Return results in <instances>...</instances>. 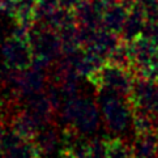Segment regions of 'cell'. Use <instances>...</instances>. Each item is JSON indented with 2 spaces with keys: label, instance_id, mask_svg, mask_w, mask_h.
Returning a JSON list of instances; mask_svg holds the SVG:
<instances>
[{
  "label": "cell",
  "instance_id": "obj_9",
  "mask_svg": "<svg viewBox=\"0 0 158 158\" xmlns=\"http://www.w3.org/2000/svg\"><path fill=\"white\" fill-rule=\"evenodd\" d=\"M103 8L97 0H84L73 8L75 17L78 26L99 29L102 27V15Z\"/></svg>",
  "mask_w": 158,
  "mask_h": 158
},
{
  "label": "cell",
  "instance_id": "obj_8",
  "mask_svg": "<svg viewBox=\"0 0 158 158\" xmlns=\"http://www.w3.org/2000/svg\"><path fill=\"white\" fill-rule=\"evenodd\" d=\"M47 84V71L37 69L30 67L27 69H21L16 80L13 89L17 92L20 98H27L33 94L43 92Z\"/></svg>",
  "mask_w": 158,
  "mask_h": 158
},
{
  "label": "cell",
  "instance_id": "obj_29",
  "mask_svg": "<svg viewBox=\"0 0 158 158\" xmlns=\"http://www.w3.org/2000/svg\"><path fill=\"white\" fill-rule=\"evenodd\" d=\"M0 158H3V150H2V145H0Z\"/></svg>",
  "mask_w": 158,
  "mask_h": 158
},
{
  "label": "cell",
  "instance_id": "obj_28",
  "mask_svg": "<svg viewBox=\"0 0 158 158\" xmlns=\"http://www.w3.org/2000/svg\"><path fill=\"white\" fill-rule=\"evenodd\" d=\"M152 78H156V80H158V67L154 69V72H153V75H152Z\"/></svg>",
  "mask_w": 158,
  "mask_h": 158
},
{
  "label": "cell",
  "instance_id": "obj_16",
  "mask_svg": "<svg viewBox=\"0 0 158 158\" xmlns=\"http://www.w3.org/2000/svg\"><path fill=\"white\" fill-rule=\"evenodd\" d=\"M158 150V133L137 135L132 144V152L135 158H154Z\"/></svg>",
  "mask_w": 158,
  "mask_h": 158
},
{
  "label": "cell",
  "instance_id": "obj_18",
  "mask_svg": "<svg viewBox=\"0 0 158 158\" xmlns=\"http://www.w3.org/2000/svg\"><path fill=\"white\" fill-rule=\"evenodd\" d=\"M38 0H15L10 16L17 24L31 25L34 22V12Z\"/></svg>",
  "mask_w": 158,
  "mask_h": 158
},
{
  "label": "cell",
  "instance_id": "obj_24",
  "mask_svg": "<svg viewBox=\"0 0 158 158\" xmlns=\"http://www.w3.org/2000/svg\"><path fill=\"white\" fill-rule=\"evenodd\" d=\"M59 158H77V157L73 154L71 150L63 148V149L60 150V153H59Z\"/></svg>",
  "mask_w": 158,
  "mask_h": 158
},
{
  "label": "cell",
  "instance_id": "obj_13",
  "mask_svg": "<svg viewBox=\"0 0 158 158\" xmlns=\"http://www.w3.org/2000/svg\"><path fill=\"white\" fill-rule=\"evenodd\" d=\"M120 41H122L120 34H116V33L106 30L103 27H99V29L95 30L92 42H90L85 48L93 50V51L98 52L107 60V58H109L110 54L118 47V44L120 43Z\"/></svg>",
  "mask_w": 158,
  "mask_h": 158
},
{
  "label": "cell",
  "instance_id": "obj_4",
  "mask_svg": "<svg viewBox=\"0 0 158 158\" xmlns=\"http://www.w3.org/2000/svg\"><path fill=\"white\" fill-rule=\"evenodd\" d=\"M129 52L132 60L131 71L135 76L152 77L158 67V43L140 35L129 42Z\"/></svg>",
  "mask_w": 158,
  "mask_h": 158
},
{
  "label": "cell",
  "instance_id": "obj_3",
  "mask_svg": "<svg viewBox=\"0 0 158 158\" xmlns=\"http://www.w3.org/2000/svg\"><path fill=\"white\" fill-rule=\"evenodd\" d=\"M86 78L97 92L107 89L128 98L135 81V73L131 69L106 61L99 69L93 72Z\"/></svg>",
  "mask_w": 158,
  "mask_h": 158
},
{
  "label": "cell",
  "instance_id": "obj_1",
  "mask_svg": "<svg viewBox=\"0 0 158 158\" xmlns=\"http://www.w3.org/2000/svg\"><path fill=\"white\" fill-rule=\"evenodd\" d=\"M60 118L64 126L73 127L81 135H93L99 127L98 105L92 98L75 97L67 99L60 110Z\"/></svg>",
  "mask_w": 158,
  "mask_h": 158
},
{
  "label": "cell",
  "instance_id": "obj_14",
  "mask_svg": "<svg viewBox=\"0 0 158 158\" xmlns=\"http://www.w3.org/2000/svg\"><path fill=\"white\" fill-rule=\"evenodd\" d=\"M129 9L122 4H112L103 10L102 15V27L116 34H120L127 20Z\"/></svg>",
  "mask_w": 158,
  "mask_h": 158
},
{
  "label": "cell",
  "instance_id": "obj_27",
  "mask_svg": "<svg viewBox=\"0 0 158 158\" xmlns=\"http://www.w3.org/2000/svg\"><path fill=\"white\" fill-rule=\"evenodd\" d=\"M4 126H5V122L0 118V143H2V140L4 137V135H5V129H4Z\"/></svg>",
  "mask_w": 158,
  "mask_h": 158
},
{
  "label": "cell",
  "instance_id": "obj_10",
  "mask_svg": "<svg viewBox=\"0 0 158 158\" xmlns=\"http://www.w3.org/2000/svg\"><path fill=\"white\" fill-rule=\"evenodd\" d=\"M25 109L35 118L42 127L52 123L56 115V111L50 102V99L47 98L44 90L27 97Z\"/></svg>",
  "mask_w": 158,
  "mask_h": 158
},
{
  "label": "cell",
  "instance_id": "obj_19",
  "mask_svg": "<svg viewBox=\"0 0 158 158\" xmlns=\"http://www.w3.org/2000/svg\"><path fill=\"white\" fill-rule=\"evenodd\" d=\"M109 139V158H135L132 145L127 144L122 137L112 136Z\"/></svg>",
  "mask_w": 158,
  "mask_h": 158
},
{
  "label": "cell",
  "instance_id": "obj_25",
  "mask_svg": "<svg viewBox=\"0 0 158 158\" xmlns=\"http://www.w3.org/2000/svg\"><path fill=\"white\" fill-rule=\"evenodd\" d=\"M116 3L118 4H122V5H124L126 8H128V9H131L135 4H136L137 2L136 0H116Z\"/></svg>",
  "mask_w": 158,
  "mask_h": 158
},
{
  "label": "cell",
  "instance_id": "obj_7",
  "mask_svg": "<svg viewBox=\"0 0 158 158\" xmlns=\"http://www.w3.org/2000/svg\"><path fill=\"white\" fill-rule=\"evenodd\" d=\"M3 158H42L34 140H26L16 132H5L2 140Z\"/></svg>",
  "mask_w": 158,
  "mask_h": 158
},
{
  "label": "cell",
  "instance_id": "obj_5",
  "mask_svg": "<svg viewBox=\"0 0 158 158\" xmlns=\"http://www.w3.org/2000/svg\"><path fill=\"white\" fill-rule=\"evenodd\" d=\"M132 107L148 111H158V80L145 76H135L132 89L128 95Z\"/></svg>",
  "mask_w": 158,
  "mask_h": 158
},
{
  "label": "cell",
  "instance_id": "obj_22",
  "mask_svg": "<svg viewBox=\"0 0 158 158\" xmlns=\"http://www.w3.org/2000/svg\"><path fill=\"white\" fill-rule=\"evenodd\" d=\"M141 35H144L146 38L152 39V41H154L156 43H158V21H146Z\"/></svg>",
  "mask_w": 158,
  "mask_h": 158
},
{
  "label": "cell",
  "instance_id": "obj_12",
  "mask_svg": "<svg viewBox=\"0 0 158 158\" xmlns=\"http://www.w3.org/2000/svg\"><path fill=\"white\" fill-rule=\"evenodd\" d=\"M145 24H146L145 12H144L143 7L136 3L128 12L127 20L124 22L123 30L120 33L122 39L126 42H132L133 39L139 38L143 34Z\"/></svg>",
  "mask_w": 158,
  "mask_h": 158
},
{
  "label": "cell",
  "instance_id": "obj_20",
  "mask_svg": "<svg viewBox=\"0 0 158 158\" xmlns=\"http://www.w3.org/2000/svg\"><path fill=\"white\" fill-rule=\"evenodd\" d=\"M60 7H61L60 0H38L35 12H34V21L42 22L43 24V22Z\"/></svg>",
  "mask_w": 158,
  "mask_h": 158
},
{
  "label": "cell",
  "instance_id": "obj_21",
  "mask_svg": "<svg viewBox=\"0 0 158 158\" xmlns=\"http://www.w3.org/2000/svg\"><path fill=\"white\" fill-rule=\"evenodd\" d=\"M89 158H109V139L95 137L90 140Z\"/></svg>",
  "mask_w": 158,
  "mask_h": 158
},
{
  "label": "cell",
  "instance_id": "obj_17",
  "mask_svg": "<svg viewBox=\"0 0 158 158\" xmlns=\"http://www.w3.org/2000/svg\"><path fill=\"white\" fill-rule=\"evenodd\" d=\"M132 128L135 136L157 132L154 112L140 109V107H132Z\"/></svg>",
  "mask_w": 158,
  "mask_h": 158
},
{
  "label": "cell",
  "instance_id": "obj_6",
  "mask_svg": "<svg viewBox=\"0 0 158 158\" xmlns=\"http://www.w3.org/2000/svg\"><path fill=\"white\" fill-rule=\"evenodd\" d=\"M2 55L5 65L16 69H27L33 64V51L29 41L10 37L2 44Z\"/></svg>",
  "mask_w": 158,
  "mask_h": 158
},
{
  "label": "cell",
  "instance_id": "obj_2",
  "mask_svg": "<svg viewBox=\"0 0 158 158\" xmlns=\"http://www.w3.org/2000/svg\"><path fill=\"white\" fill-rule=\"evenodd\" d=\"M97 94L102 120L107 131L114 136L126 132L129 126H132V106L128 99L107 89L99 90Z\"/></svg>",
  "mask_w": 158,
  "mask_h": 158
},
{
  "label": "cell",
  "instance_id": "obj_26",
  "mask_svg": "<svg viewBox=\"0 0 158 158\" xmlns=\"http://www.w3.org/2000/svg\"><path fill=\"white\" fill-rule=\"evenodd\" d=\"M136 2L141 7H149V5L158 4V0H136Z\"/></svg>",
  "mask_w": 158,
  "mask_h": 158
},
{
  "label": "cell",
  "instance_id": "obj_23",
  "mask_svg": "<svg viewBox=\"0 0 158 158\" xmlns=\"http://www.w3.org/2000/svg\"><path fill=\"white\" fill-rule=\"evenodd\" d=\"M60 2H61V5H63V7L73 9L77 4H80L81 2H84V0H60Z\"/></svg>",
  "mask_w": 158,
  "mask_h": 158
},
{
  "label": "cell",
  "instance_id": "obj_11",
  "mask_svg": "<svg viewBox=\"0 0 158 158\" xmlns=\"http://www.w3.org/2000/svg\"><path fill=\"white\" fill-rule=\"evenodd\" d=\"M10 128L19 136L26 140H34L42 126L26 109H20L9 120Z\"/></svg>",
  "mask_w": 158,
  "mask_h": 158
},
{
  "label": "cell",
  "instance_id": "obj_15",
  "mask_svg": "<svg viewBox=\"0 0 158 158\" xmlns=\"http://www.w3.org/2000/svg\"><path fill=\"white\" fill-rule=\"evenodd\" d=\"M60 141H61V133L58 131V127L52 123L43 126L34 139V143L37 144L38 149L41 150L42 154L46 156L54 153Z\"/></svg>",
  "mask_w": 158,
  "mask_h": 158
}]
</instances>
